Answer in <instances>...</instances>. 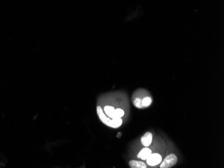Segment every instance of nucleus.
I'll list each match as a JSON object with an SVG mask.
<instances>
[{
    "label": "nucleus",
    "mask_w": 224,
    "mask_h": 168,
    "mask_svg": "<svg viewBox=\"0 0 224 168\" xmlns=\"http://www.w3.org/2000/svg\"><path fill=\"white\" fill-rule=\"evenodd\" d=\"M178 158L175 154H170L165 157V159L161 163L160 167L161 168H170L173 167L177 163Z\"/></svg>",
    "instance_id": "nucleus-2"
},
{
    "label": "nucleus",
    "mask_w": 224,
    "mask_h": 168,
    "mask_svg": "<svg viewBox=\"0 0 224 168\" xmlns=\"http://www.w3.org/2000/svg\"><path fill=\"white\" fill-rule=\"evenodd\" d=\"M125 113L123 110L121 109V108H116V109L114 110L113 113V119H116V118H122L123 115H124Z\"/></svg>",
    "instance_id": "nucleus-9"
},
{
    "label": "nucleus",
    "mask_w": 224,
    "mask_h": 168,
    "mask_svg": "<svg viewBox=\"0 0 224 168\" xmlns=\"http://www.w3.org/2000/svg\"><path fill=\"white\" fill-rule=\"evenodd\" d=\"M151 153H152L151 149L146 147V148H144L143 149H142V150L140 151V152L138 153V157L140 158L141 160H146V159H147L150 156V155Z\"/></svg>",
    "instance_id": "nucleus-5"
},
{
    "label": "nucleus",
    "mask_w": 224,
    "mask_h": 168,
    "mask_svg": "<svg viewBox=\"0 0 224 168\" xmlns=\"http://www.w3.org/2000/svg\"><path fill=\"white\" fill-rule=\"evenodd\" d=\"M114 107L112 106H106L104 107V113H106V115L108 116L111 119H113V113L114 111Z\"/></svg>",
    "instance_id": "nucleus-7"
},
{
    "label": "nucleus",
    "mask_w": 224,
    "mask_h": 168,
    "mask_svg": "<svg viewBox=\"0 0 224 168\" xmlns=\"http://www.w3.org/2000/svg\"><path fill=\"white\" fill-rule=\"evenodd\" d=\"M162 161V156L158 153H151L146 159V162L150 166H156Z\"/></svg>",
    "instance_id": "nucleus-3"
},
{
    "label": "nucleus",
    "mask_w": 224,
    "mask_h": 168,
    "mask_svg": "<svg viewBox=\"0 0 224 168\" xmlns=\"http://www.w3.org/2000/svg\"><path fill=\"white\" fill-rule=\"evenodd\" d=\"M129 166L131 168H146V165L143 161L131 160L129 162Z\"/></svg>",
    "instance_id": "nucleus-6"
},
{
    "label": "nucleus",
    "mask_w": 224,
    "mask_h": 168,
    "mask_svg": "<svg viewBox=\"0 0 224 168\" xmlns=\"http://www.w3.org/2000/svg\"><path fill=\"white\" fill-rule=\"evenodd\" d=\"M152 142V134L150 132H146L141 137V143L145 147H148Z\"/></svg>",
    "instance_id": "nucleus-4"
},
{
    "label": "nucleus",
    "mask_w": 224,
    "mask_h": 168,
    "mask_svg": "<svg viewBox=\"0 0 224 168\" xmlns=\"http://www.w3.org/2000/svg\"><path fill=\"white\" fill-rule=\"evenodd\" d=\"M133 104L134 105L138 108H144L142 104V99L139 97H136L135 99L133 100Z\"/></svg>",
    "instance_id": "nucleus-10"
},
{
    "label": "nucleus",
    "mask_w": 224,
    "mask_h": 168,
    "mask_svg": "<svg viewBox=\"0 0 224 168\" xmlns=\"http://www.w3.org/2000/svg\"><path fill=\"white\" fill-rule=\"evenodd\" d=\"M121 135H122V133H121V132H120V133H119L117 134V137H121Z\"/></svg>",
    "instance_id": "nucleus-11"
},
{
    "label": "nucleus",
    "mask_w": 224,
    "mask_h": 168,
    "mask_svg": "<svg viewBox=\"0 0 224 168\" xmlns=\"http://www.w3.org/2000/svg\"><path fill=\"white\" fill-rule=\"evenodd\" d=\"M152 103V99L150 97H146L143 99H142V106L144 108L150 106Z\"/></svg>",
    "instance_id": "nucleus-8"
},
{
    "label": "nucleus",
    "mask_w": 224,
    "mask_h": 168,
    "mask_svg": "<svg viewBox=\"0 0 224 168\" xmlns=\"http://www.w3.org/2000/svg\"><path fill=\"white\" fill-rule=\"evenodd\" d=\"M97 115L99 118L100 121H101L103 124L112 127L113 129L119 128L122 125V119L121 118H116V119H111L108 116L106 115V113H104L102 108L98 106L97 107Z\"/></svg>",
    "instance_id": "nucleus-1"
}]
</instances>
